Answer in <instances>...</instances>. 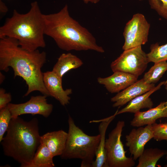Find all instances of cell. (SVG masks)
I'll list each match as a JSON object with an SVG mask.
<instances>
[{
    "label": "cell",
    "mask_w": 167,
    "mask_h": 167,
    "mask_svg": "<svg viewBox=\"0 0 167 167\" xmlns=\"http://www.w3.org/2000/svg\"><path fill=\"white\" fill-rule=\"evenodd\" d=\"M46 61L45 51L38 49L30 51L21 48L15 39L0 38V70L7 72L10 67L14 71V78L18 76L22 78L28 86L25 96L35 91L50 96L41 71Z\"/></svg>",
    "instance_id": "obj_1"
},
{
    "label": "cell",
    "mask_w": 167,
    "mask_h": 167,
    "mask_svg": "<svg viewBox=\"0 0 167 167\" xmlns=\"http://www.w3.org/2000/svg\"><path fill=\"white\" fill-rule=\"evenodd\" d=\"M43 18L45 35L52 38L60 49L104 52L92 34L70 16L67 5L57 13L44 14Z\"/></svg>",
    "instance_id": "obj_2"
},
{
    "label": "cell",
    "mask_w": 167,
    "mask_h": 167,
    "mask_svg": "<svg viewBox=\"0 0 167 167\" xmlns=\"http://www.w3.org/2000/svg\"><path fill=\"white\" fill-rule=\"evenodd\" d=\"M37 2L31 4L29 11L21 14L14 10L0 27V38L7 37L16 40L22 48L32 51L44 48L45 23Z\"/></svg>",
    "instance_id": "obj_3"
},
{
    "label": "cell",
    "mask_w": 167,
    "mask_h": 167,
    "mask_svg": "<svg viewBox=\"0 0 167 167\" xmlns=\"http://www.w3.org/2000/svg\"><path fill=\"white\" fill-rule=\"evenodd\" d=\"M6 132L1 142L4 155L19 162L20 167H27L41 144L38 119L12 118Z\"/></svg>",
    "instance_id": "obj_4"
},
{
    "label": "cell",
    "mask_w": 167,
    "mask_h": 167,
    "mask_svg": "<svg viewBox=\"0 0 167 167\" xmlns=\"http://www.w3.org/2000/svg\"><path fill=\"white\" fill-rule=\"evenodd\" d=\"M68 122V136L61 158L80 159L82 160L81 167H91L100 142V134L87 135L76 125L70 115Z\"/></svg>",
    "instance_id": "obj_5"
},
{
    "label": "cell",
    "mask_w": 167,
    "mask_h": 167,
    "mask_svg": "<svg viewBox=\"0 0 167 167\" xmlns=\"http://www.w3.org/2000/svg\"><path fill=\"white\" fill-rule=\"evenodd\" d=\"M125 122L118 121L106 139L105 150L107 167H132L135 164L133 157H127L121 140Z\"/></svg>",
    "instance_id": "obj_6"
},
{
    "label": "cell",
    "mask_w": 167,
    "mask_h": 167,
    "mask_svg": "<svg viewBox=\"0 0 167 167\" xmlns=\"http://www.w3.org/2000/svg\"><path fill=\"white\" fill-rule=\"evenodd\" d=\"M146 54L141 46L124 50L110 65L113 72H123L137 77L142 74L148 63Z\"/></svg>",
    "instance_id": "obj_7"
},
{
    "label": "cell",
    "mask_w": 167,
    "mask_h": 167,
    "mask_svg": "<svg viewBox=\"0 0 167 167\" xmlns=\"http://www.w3.org/2000/svg\"><path fill=\"white\" fill-rule=\"evenodd\" d=\"M150 28V24L143 15L134 14L125 27L122 49L126 50L145 44L148 41Z\"/></svg>",
    "instance_id": "obj_8"
},
{
    "label": "cell",
    "mask_w": 167,
    "mask_h": 167,
    "mask_svg": "<svg viewBox=\"0 0 167 167\" xmlns=\"http://www.w3.org/2000/svg\"><path fill=\"white\" fill-rule=\"evenodd\" d=\"M47 96L43 95L32 96L26 102L15 104L9 103L7 105L12 118L24 114H39L45 118L48 117L53 109L52 104L47 102Z\"/></svg>",
    "instance_id": "obj_9"
},
{
    "label": "cell",
    "mask_w": 167,
    "mask_h": 167,
    "mask_svg": "<svg viewBox=\"0 0 167 167\" xmlns=\"http://www.w3.org/2000/svg\"><path fill=\"white\" fill-rule=\"evenodd\" d=\"M154 134L152 125L133 129L126 136V145L134 160L138 158L143 152L146 143L152 138Z\"/></svg>",
    "instance_id": "obj_10"
},
{
    "label": "cell",
    "mask_w": 167,
    "mask_h": 167,
    "mask_svg": "<svg viewBox=\"0 0 167 167\" xmlns=\"http://www.w3.org/2000/svg\"><path fill=\"white\" fill-rule=\"evenodd\" d=\"M43 78L45 88L50 96L54 97L63 106L69 104V95L72 93L71 88L64 90L62 85V78L53 71L43 73Z\"/></svg>",
    "instance_id": "obj_11"
},
{
    "label": "cell",
    "mask_w": 167,
    "mask_h": 167,
    "mask_svg": "<svg viewBox=\"0 0 167 167\" xmlns=\"http://www.w3.org/2000/svg\"><path fill=\"white\" fill-rule=\"evenodd\" d=\"M155 87L154 84L146 83L143 79L118 93L111 99L114 102L113 107L122 106L136 97L143 94Z\"/></svg>",
    "instance_id": "obj_12"
},
{
    "label": "cell",
    "mask_w": 167,
    "mask_h": 167,
    "mask_svg": "<svg viewBox=\"0 0 167 167\" xmlns=\"http://www.w3.org/2000/svg\"><path fill=\"white\" fill-rule=\"evenodd\" d=\"M138 77L131 74L121 72H113L112 75L105 78L99 77L98 83L103 85L111 93H118L137 81Z\"/></svg>",
    "instance_id": "obj_13"
},
{
    "label": "cell",
    "mask_w": 167,
    "mask_h": 167,
    "mask_svg": "<svg viewBox=\"0 0 167 167\" xmlns=\"http://www.w3.org/2000/svg\"><path fill=\"white\" fill-rule=\"evenodd\" d=\"M163 118H167V106L165 102H161L156 107L147 111L135 113L130 124L133 126L139 127L152 125L157 119Z\"/></svg>",
    "instance_id": "obj_14"
},
{
    "label": "cell",
    "mask_w": 167,
    "mask_h": 167,
    "mask_svg": "<svg viewBox=\"0 0 167 167\" xmlns=\"http://www.w3.org/2000/svg\"><path fill=\"white\" fill-rule=\"evenodd\" d=\"M68 133L60 130L47 133L41 136V143L45 144L54 157L61 156L65 148Z\"/></svg>",
    "instance_id": "obj_15"
},
{
    "label": "cell",
    "mask_w": 167,
    "mask_h": 167,
    "mask_svg": "<svg viewBox=\"0 0 167 167\" xmlns=\"http://www.w3.org/2000/svg\"><path fill=\"white\" fill-rule=\"evenodd\" d=\"M116 115L115 113L113 115L106 118L90 122H101L98 127L100 136V141L96 153V160L93 162L91 167H107L105 150L106 132L109 125Z\"/></svg>",
    "instance_id": "obj_16"
},
{
    "label": "cell",
    "mask_w": 167,
    "mask_h": 167,
    "mask_svg": "<svg viewBox=\"0 0 167 167\" xmlns=\"http://www.w3.org/2000/svg\"><path fill=\"white\" fill-rule=\"evenodd\" d=\"M165 82V81L161 82L150 90L131 100L125 107L119 111L117 110L116 112V115L127 112L135 113L139 112L141 109L152 108L153 103L149 96L154 92L159 89Z\"/></svg>",
    "instance_id": "obj_17"
},
{
    "label": "cell",
    "mask_w": 167,
    "mask_h": 167,
    "mask_svg": "<svg viewBox=\"0 0 167 167\" xmlns=\"http://www.w3.org/2000/svg\"><path fill=\"white\" fill-rule=\"evenodd\" d=\"M83 64L82 61L71 53H63L58 59L52 71L61 78L71 70L76 69Z\"/></svg>",
    "instance_id": "obj_18"
},
{
    "label": "cell",
    "mask_w": 167,
    "mask_h": 167,
    "mask_svg": "<svg viewBox=\"0 0 167 167\" xmlns=\"http://www.w3.org/2000/svg\"><path fill=\"white\" fill-rule=\"evenodd\" d=\"M54 157L48 147L41 143L31 161L27 167H54Z\"/></svg>",
    "instance_id": "obj_19"
},
{
    "label": "cell",
    "mask_w": 167,
    "mask_h": 167,
    "mask_svg": "<svg viewBox=\"0 0 167 167\" xmlns=\"http://www.w3.org/2000/svg\"><path fill=\"white\" fill-rule=\"evenodd\" d=\"M167 151L157 148L144 150L139 158L136 167H155L159 160L166 155Z\"/></svg>",
    "instance_id": "obj_20"
},
{
    "label": "cell",
    "mask_w": 167,
    "mask_h": 167,
    "mask_svg": "<svg viewBox=\"0 0 167 167\" xmlns=\"http://www.w3.org/2000/svg\"><path fill=\"white\" fill-rule=\"evenodd\" d=\"M149 70L146 73L143 79L147 84H154L157 82L167 70V61L154 63Z\"/></svg>",
    "instance_id": "obj_21"
},
{
    "label": "cell",
    "mask_w": 167,
    "mask_h": 167,
    "mask_svg": "<svg viewBox=\"0 0 167 167\" xmlns=\"http://www.w3.org/2000/svg\"><path fill=\"white\" fill-rule=\"evenodd\" d=\"M147 56L149 62L167 61V43L161 45L157 43L152 45Z\"/></svg>",
    "instance_id": "obj_22"
},
{
    "label": "cell",
    "mask_w": 167,
    "mask_h": 167,
    "mask_svg": "<svg viewBox=\"0 0 167 167\" xmlns=\"http://www.w3.org/2000/svg\"><path fill=\"white\" fill-rule=\"evenodd\" d=\"M12 118L10 111L7 105L0 110V142L2 141L6 131Z\"/></svg>",
    "instance_id": "obj_23"
},
{
    "label": "cell",
    "mask_w": 167,
    "mask_h": 167,
    "mask_svg": "<svg viewBox=\"0 0 167 167\" xmlns=\"http://www.w3.org/2000/svg\"><path fill=\"white\" fill-rule=\"evenodd\" d=\"M154 139L157 141L162 140L167 141V122L152 125Z\"/></svg>",
    "instance_id": "obj_24"
},
{
    "label": "cell",
    "mask_w": 167,
    "mask_h": 167,
    "mask_svg": "<svg viewBox=\"0 0 167 167\" xmlns=\"http://www.w3.org/2000/svg\"><path fill=\"white\" fill-rule=\"evenodd\" d=\"M152 8L167 20V0H149Z\"/></svg>",
    "instance_id": "obj_25"
},
{
    "label": "cell",
    "mask_w": 167,
    "mask_h": 167,
    "mask_svg": "<svg viewBox=\"0 0 167 167\" xmlns=\"http://www.w3.org/2000/svg\"><path fill=\"white\" fill-rule=\"evenodd\" d=\"M12 99L11 93L6 92L5 90L1 88L0 89V110L7 106Z\"/></svg>",
    "instance_id": "obj_26"
},
{
    "label": "cell",
    "mask_w": 167,
    "mask_h": 167,
    "mask_svg": "<svg viewBox=\"0 0 167 167\" xmlns=\"http://www.w3.org/2000/svg\"><path fill=\"white\" fill-rule=\"evenodd\" d=\"M8 9L4 4L0 1V13L2 15L5 14L7 11Z\"/></svg>",
    "instance_id": "obj_27"
},
{
    "label": "cell",
    "mask_w": 167,
    "mask_h": 167,
    "mask_svg": "<svg viewBox=\"0 0 167 167\" xmlns=\"http://www.w3.org/2000/svg\"><path fill=\"white\" fill-rule=\"evenodd\" d=\"M100 0H83L84 2L86 4L90 2L92 3H96L99 1Z\"/></svg>",
    "instance_id": "obj_28"
},
{
    "label": "cell",
    "mask_w": 167,
    "mask_h": 167,
    "mask_svg": "<svg viewBox=\"0 0 167 167\" xmlns=\"http://www.w3.org/2000/svg\"><path fill=\"white\" fill-rule=\"evenodd\" d=\"M5 79V76L2 73L0 72V84H1Z\"/></svg>",
    "instance_id": "obj_29"
},
{
    "label": "cell",
    "mask_w": 167,
    "mask_h": 167,
    "mask_svg": "<svg viewBox=\"0 0 167 167\" xmlns=\"http://www.w3.org/2000/svg\"><path fill=\"white\" fill-rule=\"evenodd\" d=\"M165 85V89L166 90V91L167 92V84H166ZM165 102H166V105L167 106V101Z\"/></svg>",
    "instance_id": "obj_30"
},
{
    "label": "cell",
    "mask_w": 167,
    "mask_h": 167,
    "mask_svg": "<svg viewBox=\"0 0 167 167\" xmlns=\"http://www.w3.org/2000/svg\"><path fill=\"white\" fill-rule=\"evenodd\" d=\"M166 84H167V79L165 81V82L164 84V85H165Z\"/></svg>",
    "instance_id": "obj_31"
},
{
    "label": "cell",
    "mask_w": 167,
    "mask_h": 167,
    "mask_svg": "<svg viewBox=\"0 0 167 167\" xmlns=\"http://www.w3.org/2000/svg\"><path fill=\"white\" fill-rule=\"evenodd\" d=\"M166 157H165V158L166 160H167V152H166Z\"/></svg>",
    "instance_id": "obj_32"
},
{
    "label": "cell",
    "mask_w": 167,
    "mask_h": 167,
    "mask_svg": "<svg viewBox=\"0 0 167 167\" xmlns=\"http://www.w3.org/2000/svg\"></svg>",
    "instance_id": "obj_33"
}]
</instances>
